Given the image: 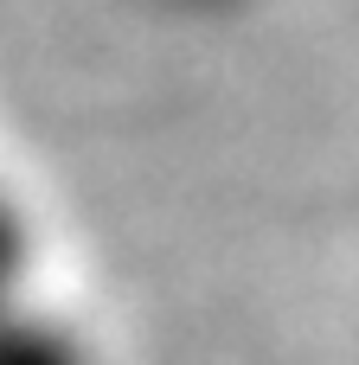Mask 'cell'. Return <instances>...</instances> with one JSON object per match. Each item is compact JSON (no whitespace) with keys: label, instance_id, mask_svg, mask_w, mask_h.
I'll use <instances>...</instances> for the list:
<instances>
[{"label":"cell","instance_id":"cell-1","mask_svg":"<svg viewBox=\"0 0 359 365\" xmlns=\"http://www.w3.org/2000/svg\"><path fill=\"white\" fill-rule=\"evenodd\" d=\"M0 365H96L90 340L32 295L0 302Z\"/></svg>","mask_w":359,"mask_h":365},{"label":"cell","instance_id":"cell-2","mask_svg":"<svg viewBox=\"0 0 359 365\" xmlns=\"http://www.w3.org/2000/svg\"><path fill=\"white\" fill-rule=\"evenodd\" d=\"M26 276H32V225L0 192V302H19L26 295Z\"/></svg>","mask_w":359,"mask_h":365}]
</instances>
